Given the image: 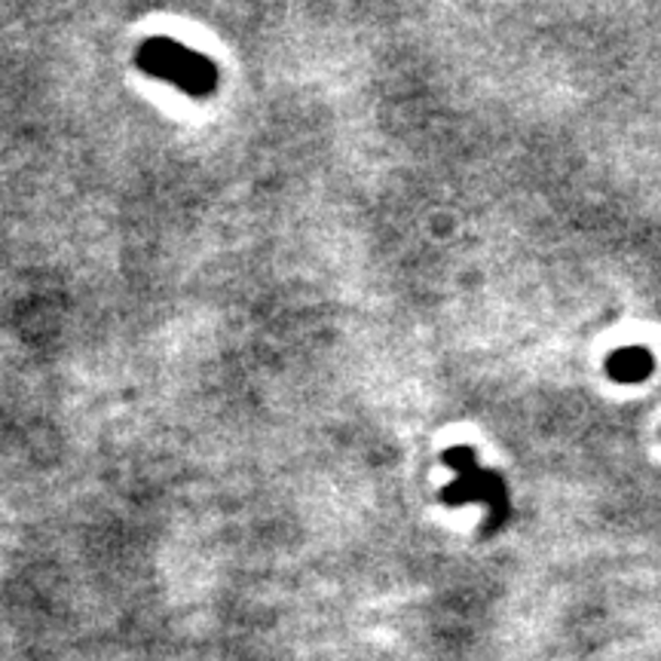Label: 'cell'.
<instances>
[{"label": "cell", "instance_id": "1", "mask_svg": "<svg viewBox=\"0 0 661 661\" xmlns=\"http://www.w3.org/2000/svg\"><path fill=\"white\" fill-rule=\"evenodd\" d=\"M441 463L447 469H454V481L441 490V502L444 505H471V502H481L487 512V521L481 533L490 536L505 524V517L512 514V500H509V490H505V481H502L497 471L481 469L478 456L471 451L469 444H456V447H447L441 454Z\"/></svg>", "mask_w": 661, "mask_h": 661}, {"label": "cell", "instance_id": "2", "mask_svg": "<svg viewBox=\"0 0 661 661\" xmlns=\"http://www.w3.org/2000/svg\"><path fill=\"white\" fill-rule=\"evenodd\" d=\"M145 65H150V71L175 80L178 87L196 89L206 92L215 83V71L203 56H193L184 46L175 44H150L145 46Z\"/></svg>", "mask_w": 661, "mask_h": 661}, {"label": "cell", "instance_id": "3", "mask_svg": "<svg viewBox=\"0 0 661 661\" xmlns=\"http://www.w3.org/2000/svg\"><path fill=\"white\" fill-rule=\"evenodd\" d=\"M652 367H656V358L647 346H622L616 353L606 355V377L622 386L649 380Z\"/></svg>", "mask_w": 661, "mask_h": 661}]
</instances>
